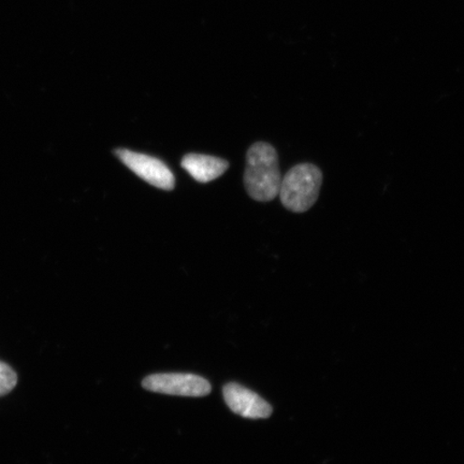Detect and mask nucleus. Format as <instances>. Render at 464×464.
<instances>
[{"label":"nucleus","mask_w":464,"mask_h":464,"mask_svg":"<svg viewBox=\"0 0 464 464\" xmlns=\"http://www.w3.org/2000/svg\"><path fill=\"white\" fill-rule=\"evenodd\" d=\"M282 174L275 147L254 143L246 154L245 184L247 194L259 202L275 200L280 193Z\"/></svg>","instance_id":"1"},{"label":"nucleus","mask_w":464,"mask_h":464,"mask_svg":"<svg viewBox=\"0 0 464 464\" xmlns=\"http://www.w3.org/2000/svg\"><path fill=\"white\" fill-rule=\"evenodd\" d=\"M324 181L318 166L303 162L289 169L281 182L280 199L284 208L293 213H304L315 205Z\"/></svg>","instance_id":"2"},{"label":"nucleus","mask_w":464,"mask_h":464,"mask_svg":"<svg viewBox=\"0 0 464 464\" xmlns=\"http://www.w3.org/2000/svg\"><path fill=\"white\" fill-rule=\"evenodd\" d=\"M144 390L181 397H205L211 392L210 382L199 375L188 373L153 374L142 382Z\"/></svg>","instance_id":"3"},{"label":"nucleus","mask_w":464,"mask_h":464,"mask_svg":"<svg viewBox=\"0 0 464 464\" xmlns=\"http://www.w3.org/2000/svg\"><path fill=\"white\" fill-rule=\"evenodd\" d=\"M115 155L123 164L143 181L164 190H172L176 179L164 161L152 156L133 152L126 149L115 150Z\"/></svg>","instance_id":"4"},{"label":"nucleus","mask_w":464,"mask_h":464,"mask_svg":"<svg viewBox=\"0 0 464 464\" xmlns=\"http://www.w3.org/2000/svg\"><path fill=\"white\" fill-rule=\"evenodd\" d=\"M224 399L234 413L246 419H268L272 414V406L263 398L246 387L237 382H229L223 388Z\"/></svg>","instance_id":"5"},{"label":"nucleus","mask_w":464,"mask_h":464,"mask_svg":"<svg viewBox=\"0 0 464 464\" xmlns=\"http://www.w3.org/2000/svg\"><path fill=\"white\" fill-rule=\"evenodd\" d=\"M181 165L199 183L214 181L222 177L229 168L227 160L216 156L195 153L185 155Z\"/></svg>","instance_id":"6"},{"label":"nucleus","mask_w":464,"mask_h":464,"mask_svg":"<svg viewBox=\"0 0 464 464\" xmlns=\"http://www.w3.org/2000/svg\"><path fill=\"white\" fill-rule=\"evenodd\" d=\"M16 382L17 375L14 370L7 363L0 362V397L13 392Z\"/></svg>","instance_id":"7"}]
</instances>
